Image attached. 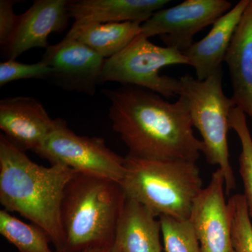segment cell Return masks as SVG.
<instances>
[{
  "instance_id": "obj_1",
  "label": "cell",
  "mask_w": 252,
  "mask_h": 252,
  "mask_svg": "<svg viewBox=\"0 0 252 252\" xmlns=\"http://www.w3.org/2000/svg\"><path fill=\"white\" fill-rule=\"evenodd\" d=\"M102 92L111 102L113 130L127 146L129 157L196 162L203 153V142L194 135L182 97L170 102L153 91L130 85Z\"/></svg>"
},
{
  "instance_id": "obj_2",
  "label": "cell",
  "mask_w": 252,
  "mask_h": 252,
  "mask_svg": "<svg viewBox=\"0 0 252 252\" xmlns=\"http://www.w3.org/2000/svg\"><path fill=\"white\" fill-rule=\"evenodd\" d=\"M74 173L62 165H38L0 135V203L44 230L57 252H65L61 205Z\"/></svg>"
},
{
  "instance_id": "obj_3",
  "label": "cell",
  "mask_w": 252,
  "mask_h": 252,
  "mask_svg": "<svg viewBox=\"0 0 252 252\" xmlns=\"http://www.w3.org/2000/svg\"><path fill=\"white\" fill-rule=\"evenodd\" d=\"M126 198L118 182L75 172L64 189L61 205L65 252H81L114 243Z\"/></svg>"
},
{
  "instance_id": "obj_4",
  "label": "cell",
  "mask_w": 252,
  "mask_h": 252,
  "mask_svg": "<svg viewBox=\"0 0 252 252\" xmlns=\"http://www.w3.org/2000/svg\"><path fill=\"white\" fill-rule=\"evenodd\" d=\"M120 185L127 198L148 207L157 216L177 219L190 218L194 201L203 189L196 162L129 156Z\"/></svg>"
},
{
  "instance_id": "obj_5",
  "label": "cell",
  "mask_w": 252,
  "mask_h": 252,
  "mask_svg": "<svg viewBox=\"0 0 252 252\" xmlns=\"http://www.w3.org/2000/svg\"><path fill=\"white\" fill-rule=\"evenodd\" d=\"M178 96L185 101L192 124L202 137L203 153L208 163L217 165L224 176L225 193L236 188L230 162L228 133L232 109L236 107L223 90V69L203 81L186 74L180 79Z\"/></svg>"
},
{
  "instance_id": "obj_6",
  "label": "cell",
  "mask_w": 252,
  "mask_h": 252,
  "mask_svg": "<svg viewBox=\"0 0 252 252\" xmlns=\"http://www.w3.org/2000/svg\"><path fill=\"white\" fill-rule=\"evenodd\" d=\"M175 64L189 65L183 53L155 45L140 34L120 53L105 60L100 82L114 81L123 86H138L170 99L178 95L180 79L160 75V71Z\"/></svg>"
},
{
  "instance_id": "obj_7",
  "label": "cell",
  "mask_w": 252,
  "mask_h": 252,
  "mask_svg": "<svg viewBox=\"0 0 252 252\" xmlns=\"http://www.w3.org/2000/svg\"><path fill=\"white\" fill-rule=\"evenodd\" d=\"M35 153L51 165H64L119 184L126 173V158L111 150L104 139L78 135L61 119H56L54 130Z\"/></svg>"
},
{
  "instance_id": "obj_8",
  "label": "cell",
  "mask_w": 252,
  "mask_h": 252,
  "mask_svg": "<svg viewBox=\"0 0 252 252\" xmlns=\"http://www.w3.org/2000/svg\"><path fill=\"white\" fill-rule=\"evenodd\" d=\"M226 0H186L154 13L141 26L142 35H158L167 47L185 52L193 44L197 33L213 25L231 9Z\"/></svg>"
},
{
  "instance_id": "obj_9",
  "label": "cell",
  "mask_w": 252,
  "mask_h": 252,
  "mask_svg": "<svg viewBox=\"0 0 252 252\" xmlns=\"http://www.w3.org/2000/svg\"><path fill=\"white\" fill-rule=\"evenodd\" d=\"M105 60L66 35L58 44L49 46L40 61L52 68L51 79L64 90L94 95Z\"/></svg>"
},
{
  "instance_id": "obj_10",
  "label": "cell",
  "mask_w": 252,
  "mask_h": 252,
  "mask_svg": "<svg viewBox=\"0 0 252 252\" xmlns=\"http://www.w3.org/2000/svg\"><path fill=\"white\" fill-rule=\"evenodd\" d=\"M225 192L224 176L218 168L194 201L190 220L202 252H235Z\"/></svg>"
},
{
  "instance_id": "obj_11",
  "label": "cell",
  "mask_w": 252,
  "mask_h": 252,
  "mask_svg": "<svg viewBox=\"0 0 252 252\" xmlns=\"http://www.w3.org/2000/svg\"><path fill=\"white\" fill-rule=\"evenodd\" d=\"M52 119L44 105L31 97H6L0 101V129L20 149L36 152L54 130Z\"/></svg>"
},
{
  "instance_id": "obj_12",
  "label": "cell",
  "mask_w": 252,
  "mask_h": 252,
  "mask_svg": "<svg viewBox=\"0 0 252 252\" xmlns=\"http://www.w3.org/2000/svg\"><path fill=\"white\" fill-rule=\"evenodd\" d=\"M67 0H36L24 14L20 15L17 27L4 48L8 60L17 59L34 48L49 47L51 33L65 29L70 18Z\"/></svg>"
},
{
  "instance_id": "obj_13",
  "label": "cell",
  "mask_w": 252,
  "mask_h": 252,
  "mask_svg": "<svg viewBox=\"0 0 252 252\" xmlns=\"http://www.w3.org/2000/svg\"><path fill=\"white\" fill-rule=\"evenodd\" d=\"M250 0H241L217 20L201 40L194 42L183 52L189 65L195 69L197 79L205 80L222 67L235 31Z\"/></svg>"
},
{
  "instance_id": "obj_14",
  "label": "cell",
  "mask_w": 252,
  "mask_h": 252,
  "mask_svg": "<svg viewBox=\"0 0 252 252\" xmlns=\"http://www.w3.org/2000/svg\"><path fill=\"white\" fill-rule=\"evenodd\" d=\"M237 107L252 119V0H250L224 59Z\"/></svg>"
},
{
  "instance_id": "obj_15",
  "label": "cell",
  "mask_w": 252,
  "mask_h": 252,
  "mask_svg": "<svg viewBox=\"0 0 252 252\" xmlns=\"http://www.w3.org/2000/svg\"><path fill=\"white\" fill-rule=\"evenodd\" d=\"M158 217L148 207L126 197L115 241L124 252H162Z\"/></svg>"
},
{
  "instance_id": "obj_16",
  "label": "cell",
  "mask_w": 252,
  "mask_h": 252,
  "mask_svg": "<svg viewBox=\"0 0 252 252\" xmlns=\"http://www.w3.org/2000/svg\"><path fill=\"white\" fill-rule=\"evenodd\" d=\"M168 0H77L69 1V16L100 23L146 22Z\"/></svg>"
},
{
  "instance_id": "obj_17",
  "label": "cell",
  "mask_w": 252,
  "mask_h": 252,
  "mask_svg": "<svg viewBox=\"0 0 252 252\" xmlns=\"http://www.w3.org/2000/svg\"><path fill=\"white\" fill-rule=\"evenodd\" d=\"M141 26L137 22L100 23L77 20L66 35L107 59L120 53L138 36Z\"/></svg>"
},
{
  "instance_id": "obj_18",
  "label": "cell",
  "mask_w": 252,
  "mask_h": 252,
  "mask_svg": "<svg viewBox=\"0 0 252 252\" xmlns=\"http://www.w3.org/2000/svg\"><path fill=\"white\" fill-rule=\"evenodd\" d=\"M0 234L19 252H54L50 248L51 241L44 230L25 223L5 210L0 211Z\"/></svg>"
},
{
  "instance_id": "obj_19",
  "label": "cell",
  "mask_w": 252,
  "mask_h": 252,
  "mask_svg": "<svg viewBox=\"0 0 252 252\" xmlns=\"http://www.w3.org/2000/svg\"><path fill=\"white\" fill-rule=\"evenodd\" d=\"M165 252H202L195 228L189 219L158 217Z\"/></svg>"
},
{
  "instance_id": "obj_20",
  "label": "cell",
  "mask_w": 252,
  "mask_h": 252,
  "mask_svg": "<svg viewBox=\"0 0 252 252\" xmlns=\"http://www.w3.org/2000/svg\"><path fill=\"white\" fill-rule=\"evenodd\" d=\"M230 128L233 129L242 146L239 157V172L243 180V194L248 205L249 215L252 219V137L246 121V114L238 107L232 109L229 118Z\"/></svg>"
},
{
  "instance_id": "obj_21",
  "label": "cell",
  "mask_w": 252,
  "mask_h": 252,
  "mask_svg": "<svg viewBox=\"0 0 252 252\" xmlns=\"http://www.w3.org/2000/svg\"><path fill=\"white\" fill-rule=\"evenodd\" d=\"M228 208L235 252H252V223L243 194L230 197Z\"/></svg>"
},
{
  "instance_id": "obj_22",
  "label": "cell",
  "mask_w": 252,
  "mask_h": 252,
  "mask_svg": "<svg viewBox=\"0 0 252 252\" xmlns=\"http://www.w3.org/2000/svg\"><path fill=\"white\" fill-rule=\"evenodd\" d=\"M52 68L39 61L34 64H24L16 60L9 59L0 63V86L11 81L27 79H51Z\"/></svg>"
},
{
  "instance_id": "obj_23",
  "label": "cell",
  "mask_w": 252,
  "mask_h": 252,
  "mask_svg": "<svg viewBox=\"0 0 252 252\" xmlns=\"http://www.w3.org/2000/svg\"><path fill=\"white\" fill-rule=\"evenodd\" d=\"M18 1H0V44L4 49L11 40L17 27L20 16L15 14L14 6Z\"/></svg>"
},
{
  "instance_id": "obj_24",
  "label": "cell",
  "mask_w": 252,
  "mask_h": 252,
  "mask_svg": "<svg viewBox=\"0 0 252 252\" xmlns=\"http://www.w3.org/2000/svg\"><path fill=\"white\" fill-rule=\"evenodd\" d=\"M81 252H124L117 242L109 245H100V246L91 247L86 248Z\"/></svg>"
},
{
  "instance_id": "obj_25",
  "label": "cell",
  "mask_w": 252,
  "mask_h": 252,
  "mask_svg": "<svg viewBox=\"0 0 252 252\" xmlns=\"http://www.w3.org/2000/svg\"></svg>"
}]
</instances>
